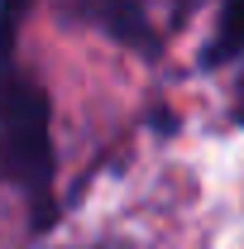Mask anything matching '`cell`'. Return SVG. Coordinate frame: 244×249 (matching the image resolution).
<instances>
[{
  "label": "cell",
  "mask_w": 244,
  "mask_h": 249,
  "mask_svg": "<svg viewBox=\"0 0 244 249\" xmlns=\"http://www.w3.org/2000/svg\"><path fill=\"white\" fill-rule=\"evenodd\" d=\"M240 53H244V0H220V15H215L211 38H206L201 67H225Z\"/></svg>",
  "instance_id": "2"
},
{
  "label": "cell",
  "mask_w": 244,
  "mask_h": 249,
  "mask_svg": "<svg viewBox=\"0 0 244 249\" xmlns=\"http://www.w3.org/2000/svg\"><path fill=\"white\" fill-rule=\"evenodd\" d=\"M15 48L19 43H0V178L29 201L34 225H48L58 182L53 101L38 77L19 67Z\"/></svg>",
  "instance_id": "1"
}]
</instances>
